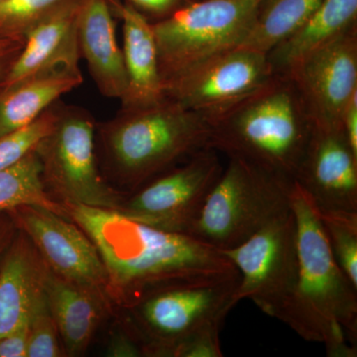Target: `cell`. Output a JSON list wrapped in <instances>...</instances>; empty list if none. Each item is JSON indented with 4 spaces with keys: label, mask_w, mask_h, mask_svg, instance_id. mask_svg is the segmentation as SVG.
Masks as SVG:
<instances>
[{
    "label": "cell",
    "mask_w": 357,
    "mask_h": 357,
    "mask_svg": "<svg viewBox=\"0 0 357 357\" xmlns=\"http://www.w3.org/2000/svg\"><path fill=\"white\" fill-rule=\"evenodd\" d=\"M81 1L64 0L33 27L0 88L47 70L61 68L79 69Z\"/></svg>",
    "instance_id": "obj_15"
},
{
    "label": "cell",
    "mask_w": 357,
    "mask_h": 357,
    "mask_svg": "<svg viewBox=\"0 0 357 357\" xmlns=\"http://www.w3.org/2000/svg\"><path fill=\"white\" fill-rule=\"evenodd\" d=\"M46 270L29 237L16 227L0 260V338L29 319Z\"/></svg>",
    "instance_id": "obj_18"
},
{
    "label": "cell",
    "mask_w": 357,
    "mask_h": 357,
    "mask_svg": "<svg viewBox=\"0 0 357 357\" xmlns=\"http://www.w3.org/2000/svg\"><path fill=\"white\" fill-rule=\"evenodd\" d=\"M79 46L98 91L105 98L121 100L128 77L109 0H82Z\"/></svg>",
    "instance_id": "obj_17"
},
{
    "label": "cell",
    "mask_w": 357,
    "mask_h": 357,
    "mask_svg": "<svg viewBox=\"0 0 357 357\" xmlns=\"http://www.w3.org/2000/svg\"><path fill=\"white\" fill-rule=\"evenodd\" d=\"M237 270L170 284L131 307L148 356H164L176 342L215 323H225L236 305Z\"/></svg>",
    "instance_id": "obj_8"
},
{
    "label": "cell",
    "mask_w": 357,
    "mask_h": 357,
    "mask_svg": "<svg viewBox=\"0 0 357 357\" xmlns=\"http://www.w3.org/2000/svg\"><path fill=\"white\" fill-rule=\"evenodd\" d=\"M16 225L7 211H0V260L15 234Z\"/></svg>",
    "instance_id": "obj_34"
},
{
    "label": "cell",
    "mask_w": 357,
    "mask_h": 357,
    "mask_svg": "<svg viewBox=\"0 0 357 357\" xmlns=\"http://www.w3.org/2000/svg\"><path fill=\"white\" fill-rule=\"evenodd\" d=\"M292 178L230 156L188 236L218 250L236 248L292 210Z\"/></svg>",
    "instance_id": "obj_5"
},
{
    "label": "cell",
    "mask_w": 357,
    "mask_h": 357,
    "mask_svg": "<svg viewBox=\"0 0 357 357\" xmlns=\"http://www.w3.org/2000/svg\"><path fill=\"white\" fill-rule=\"evenodd\" d=\"M357 26V0H323L298 29L267 54L274 74L298 63Z\"/></svg>",
    "instance_id": "obj_21"
},
{
    "label": "cell",
    "mask_w": 357,
    "mask_h": 357,
    "mask_svg": "<svg viewBox=\"0 0 357 357\" xmlns=\"http://www.w3.org/2000/svg\"><path fill=\"white\" fill-rule=\"evenodd\" d=\"M21 206H43L67 218L63 204L56 201L45 187L41 163L35 150L14 165L0 170V211Z\"/></svg>",
    "instance_id": "obj_23"
},
{
    "label": "cell",
    "mask_w": 357,
    "mask_h": 357,
    "mask_svg": "<svg viewBox=\"0 0 357 357\" xmlns=\"http://www.w3.org/2000/svg\"><path fill=\"white\" fill-rule=\"evenodd\" d=\"M59 112L58 100L31 123L0 137V170L14 165L34 151L37 145L55 128Z\"/></svg>",
    "instance_id": "obj_25"
},
{
    "label": "cell",
    "mask_w": 357,
    "mask_h": 357,
    "mask_svg": "<svg viewBox=\"0 0 357 357\" xmlns=\"http://www.w3.org/2000/svg\"><path fill=\"white\" fill-rule=\"evenodd\" d=\"M191 1H194V0H190V2H191Z\"/></svg>",
    "instance_id": "obj_35"
},
{
    "label": "cell",
    "mask_w": 357,
    "mask_h": 357,
    "mask_svg": "<svg viewBox=\"0 0 357 357\" xmlns=\"http://www.w3.org/2000/svg\"><path fill=\"white\" fill-rule=\"evenodd\" d=\"M63 206L66 217L98 248L109 276V299L119 307L131 309L170 284L236 270L222 251L188 234L156 229L116 211Z\"/></svg>",
    "instance_id": "obj_1"
},
{
    "label": "cell",
    "mask_w": 357,
    "mask_h": 357,
    "mask_svg": "<svg viewBox=\"0 0 357 357\" xmlns=\"http://www.w3.org/2000/svg\"><path fill=\"white\" fill-rule=\"evenodd\" d=\"M44 291L66 356H81L102 323L109 301L102 294L70 283L47 267Z\"/></svg>",
    "instance_id": "obj_19"
},
{
    "label": "cell",
    "mask_w": 357,
    "mask_h": 357,
    "mask_svg": "<svg viewBox=\"0 0 357 357\" xmlns=\"http://www.w3.org/2000/svg\"><path fill=\"white\" fill-rule=\"evenodd\" d=\"M24 44L22 40L0 38V84L6 79Z\"/></svg>",
    "instance_id": "obj_32"
},
{
    "label": "cell",
    "mask_w": 357,
    "mask_h": 357,
    "mask_svg": "<svg viewBox=\"0 0 357 357\" xmlns=\"http://www.w3.org/2000/svg\"><path fill=\"white\" fill-rule=\"evenodd\" d=\"M342 129L352 151L357 155V93L347 105L342 116Z\"/></svg>",
    "instance_id": "obj_33"
},
{
    "label": "cell",
    "mask_w": 357,
    "mask_h": 357,
    "mask_svg": "<svg viewBox=\"0 0 357 357\" xmlns=\"http://www.w3.org/2000/svg\"><path fill=\"white\" fill-rule=\"evenodd\" d=\"M64 0H0V38L25 41L28 33Z\"/></svg>",
    "instance_id": "obj_26"
},
{
    "label": "cell",
    "mask_w": 357,
    "mask_h": 357,
    "mask_svg": "<svg viewBox=\"0 0 357 357\" xmlns=\"http://www.w3.org/2000/svg\"><path fill=\"white\" fill-rule=\"evenodd\" d=\"M294 182L319 211L357 213V155L342 128H312Z\"/></svg>",
    "instance_id": "obj_14"
},
{
    "label": "cell",
    "mask_w": 357,
    "mask_h": 357,
    "mask_svg": "<svg viewBox=\"0 0 357 357\" xmlns=\"http://www.w3.org/2000/svg\"><path fill=\"white\" fill-rule=\"evenodd\" d=\"M29 319L0 338V357H27Z\"/></svg>",
    "instance_id": "obj_30"
},
{
    "label": "cell",
    "mask_w": 357,
    "mask_h": 357,
    "mask_svg": "<svg viewBox=\"0 0 357 357\" xmlns=\"http://www.w3.org/2000/svg\"><path fill=\"white\" fill-rule=\"evenodd\" d=\"M81 70L61 68L0 88V137L38 119L61 96L83 84Z\"/></svg>",
    "instance_id": "obj_20"
},
{
    "label": "cell",
    "mask_w": 357,
    "mask_h": 357,
    "mask_svg": "<svg viewBox=\"0 0 357 357\" xmlns=\"http://www.w3.org/2000/svg\"><path fill=\"white\" fill-rule=\"evenodd\" d=\"M107 356L114 357H134L144 356L140 342H136L128 333H119L112 337L107 349Z\"/></svg>",
    "instance_id": "obj_31"
},
{
    "label": "cell",
    "mask_w": 357,
    "mask_h": 357,
    "mask_svg": "<svg viewBox=\"0 0 357 357\" xmlns=\"http://www.w3.org/2000/svg\"><path fill=\"white\" fill-rule=\"evenodd\" d=\"M96 128L88 110L60 102L55 128L35 149L42 178L59 203L119 211L126 194L110 184L100 170Z\"/></svg>",
    "instance_id": "obj_7"
},
{
    "label": "cell",
    "mask_w": 357,
    "mask_h": 357,
    "mask_svg": "<svg viewBox=\"0 0 357 357\" xmlns=\"http://www.w3.org/2000/svg\"><path fill=\"white\" fill-rule=\"evenodd\" d=\"M323 0H263L252 27L239 48L269 53L288 38Z\"/></svg>",
    "instance_id": "obj_22"
},
{
    "label": "cell",
    "mask_w": 357,
    "mask_h": 357,
    "mask_svg": "<svg viewBox=\"0 0 357 357\" xmlns=\"http://www.w3.org/2000/svg\"><path fill=\"white\" fill-rule=\"evenodd\" d=\"M123 35L124 67L128 86L121 107H146L165 98L160 74L158 50L152 23L128 2L109 0Z\"/></svg>",
    "instance_id": "obj_16"
},
{
    "label": "cell",
    "mask_w": 357,
    "mask_h": 357,
    "mask_svg": "<svg viewBox=\"0 0 357 357\" xmlns=\"http://www.w3.org/2000/svg\"><path fill=\"white\" fill-rule=\"evenodd\" d=\"M266 54L236 48L164 84V93L185 109L213 119L274 76Z\"/></svg>",
    "instance_id": "obj_11"
},
{
    "label": "cell",
    "mask_w": 357,
    "mask_h": 357,
    "mask_svg": "<svg viewBox=\"0 0 357 357\" xmlns=\"http://www.w3.org/2000/svg\"><path fill=\"white\" fill-rule=\"evenodd\" d=\"M222 169L218 152L204 148L126 194L116 211L156 229L188 234Z\"/></svg>",
    "instance_id": "obj_10"
},
{
    "label": "cell",
    "mask_w": 357,
    "mask_h": 357,
    "mask_svg": "<svg viewBox=\"0 0 357 357\" xmlns=\"http://www.w3.org/2000/svg\"><path fill=\"white\" fill-rule=\"evenodd\" d=\"M208 122V148L293 181L314 128L292 79L283 74Z\"/></svg>",
    "instance_id": "obj_4"
},
{
    "label": "cell",
    "mask_w": 357,
    "mask_h": 357,
    "mask_svg": "<svg viewBox=\"0 0 357 357\" xmlns=\"http://www.w3.org/2000/svg\"><path fill=\"white\" fill-rule=\"evenodd\" d=\"M61 356H66L64 347L43 287L30 311L27 357Z\"/></svg>",
    "instance_id": "obj_27"
},
{
    "label": "cell",
    "mask_w": 357,
    "mask_h": 357,
    "mask_svg": "<svg viewBox=\"0 0 357 357\" xmlns=\"http://www.w3.org/2000/svg\"><path fill=\"white\" fill-rule=\"evenodd\" d=\"M142 13L150 22L164 20L190 0H121Z\"/></svg>",
    "instance_id": "obj_29"
},
{
    "label": "cell",
    "mask_w": 357,
    "mask_h": 357,
    "mask_svg": "<svg viewBox=\"0 0 357 357\" xmlns=\"http://www.w3.org/2000/svg\"><path fill=\"white\" fill-rule=\"evenodd\" d=\"M7 213L53 273L109 301L107 268L95 243L79 225L43 206H21Z\"/></svg>",
    "instance_id": "obj_12"
},
{
    "label": "cell",
    "mask_w": 357,
    "mask_h": 357,
    "mask_svg": "<svg viewBox=\"0 0 357 357\" xmlns=\"http://www.w3.org/2000/svg\"><path fill=\"white\" fill-rule=\"evenodd\" d=\"M292 211L297 227L299 271L279 321L307 342L325 345L330 357H356L357 288L337 260L318 208L294 182Z\"/></svg>",
    "instance_id": "obj_2"
},
{
    "label": "cell",
    "mask_w": 357,
    "mask_h": 357,
    "mask_svg": "<svg viewBox=\"0 0 357 357\" xmlns=\"http://www.w3.org/2000/svg\"><path fill=\"white\" fill-rule=\"evenodd\" d=\"M220 251L239 273L234 304L252 301L268 316L278 319L292 295L299 271L293 211L236 248Z\"/></svg>",
    "instance_id": "obj_9"
},
{
    "label": "cell",
    "mask_w": 357,
    "mask_h": 357,
    "mask_svg": "<svg viewBox=\"0 0 357 357\" xmlns=\"http://www.w3.org/2000/svg\"><path fill=\"white\" fill-rule=\"evenodd\" d=\"M319 215L333 257L357 288V213L319 211Z\"/></svg>",
    "instance_id": "obj_24"
},
{
    "label": "cell",
    "mask_w": 357,
    "mask_h": 357,
    "mask_svg": "<svg viewBox=\"0 0 357 357\" xmlns=\"http://www.w3.org/2000/svg\"><path fill=\"white\" fill-rule=\"evenodd\" d=\"M210 136L204 116L165 96L96 122V156L105 178L129 194L208 148Z\"/></svg>",
    "instance_id": "obj_3"
},
{
    "label": "cell",
    "mask_w": 357,
    "mask_h": 357,
    "mask_svg": "<svg viewBox=\"0 0 357 357\" xmlns=\"http://www.w3.org/2000/svg\"><path fill=\"white\" fill-rule=\"evenodd\" d=\"M223 323H215L176 342L164 356L222 357L220 332Z\"/></svg>",
    "instance_id": "obj_28"
},
{
    "label": "cell",
    "mask_w": 357,
    "mask_h": 357,
    "mask_svg": "<svg viewBox=\"0 0 357 357\" xmlns=\"http://www.w3.org/2000/svg\"><path fill=\"white\" fill-rule=\"evenodd\" d=\"M283 75L292 79L314 128H342L357 93V26Z\"/></svg>",
    "instance_id": "obj_13"
},
{
    "label": "cell",
    "mask_w": 357,
    "mask_h": 357,
    "mask_svg": "<svg viewBox=\"0 0 357 357\" xmlns=\"http://www.w3.org/2000/svg\"><path fill=\"white\" fill-rule=\"evenodd\" d=\"M263 0H194L152 23L164 84L204 61L238 48Z\"/></svg>",
    "instance_id": "obj_6"
}]
</instances>
